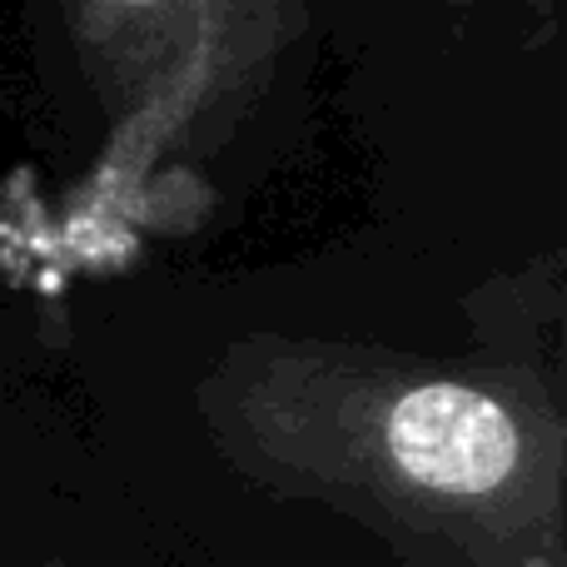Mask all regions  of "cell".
<instances>
[{
  "mask_svg": "<svg viewBox=\"0 0 567 567\" xmlns=\"http://www.w3.org/2000/svg\"><path fill=\"white\" fill-rule=\"evenodd\" d=\"M303 0H65L75 60L105 115L100 179H145L215 145L293 45Z\"/></svg>",
  "mask_w": 567,
  "mask_h": 567,
  "instance_id": "6da1fadb",
  "label": "cell"
},
{
  "mask_svg": "<svg viewBox=\"0 0 567 567\" xmlns=\"http://www.w3.org/2000/svg\"><path fill=\"white\" fill-rule=\"evenodd\" d=\"M383 453L403 478L433 493L478 498L518 473L523 429L508 403L458 379H419L379 409Z\"/></svg>",
  "mask_w": 567,
  "mask_h": 567,
  "instance_id": "7a4b0ae2",
  "label": "cell"
},
{
  "mask_svg": "<svg viewBox=\"0 0 567 567\" xmlns=\"http://www.w3.org/2000/svg\"><path fill=\"white\" fill-rule=\"evenodd\" d=\"M518 6H528V10H538V16H548V20H553V10H558V0H518Z\"/></svg>",
  "mask_w": 567,
  "mask_h": 567,
  "instance_id": "3957f363",
  "label": "cell"
}]
</instances>
